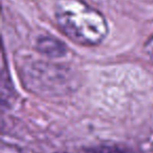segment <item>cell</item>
Segmentation results:
<instances>
[{
  "label": "cell",
  "instance_id": "cell-1",
  "mask_svg": "<svg viewBox=\"0 0 153 153\" xmlns=\"http://www.w3.org/2000/svg\"><path fill=\"white\" fill-rule=\"evenodd\" d=\"M55 19L59 30L80 45H99L109 32L103 14L83 0H57Z\"/></svg>",
  "mask_w": 153,
  "mask_h": 153
},
{
  "label": "cell",
  "instance_id": "cell-2",
  "mask_svg": "<svg viewBox=\"0 0 153 153\" xmlns=\"http://www.w3.org/2000/svg\"><path fill=\"white\" fill-rule=\"evenodd\" d=\"M66 69L60 66L34 62L30 67L24 69V80L28 88L36 92H60L69 86Z\"/></svg>",
  "mask_w": 153,
  "mask_h": 153
},
{
  "label": "cell",
  "instance_id": "cell-3",
  "mask_svg": "<svg viewBox=\"0 0 153 153\" xmlns=\"http://www.w3.org/2000/svg\"><path fill=\"white\" fill-rule=\"evenodd\" d=\"M36 48L39 53H43L51 59L62 58L67 53V47L62 41L49 36L40 37L37 40Z\"/></svg>",
  "mask_w": 153,
  "mask_h": 153
},
{
  "label": "cell",
  "instance_id": "cell-4",
  "mask_svg": "<svg viewBox=\"0 0 153 153\" xmlns=\"http://www.w3.org/2000/svg\"><path fill=\"white\" fill-rule=\"evenodd\" d=\"M86 153H127L117 146H99L87 150Z\"/></svg>",
  "mask_w": 153,
  "mask_h": 153
},
{
  "label": "cell",
  "instance_id": "cell-5",
  "mask_svg": "<svg viewBox=\"0 0 153 153\" xmlns=\"http://www.w3.org/2000/svg\"><path fill=\"white\" fill-rule=\"evenodd\" d=\"M144 51H145V53H146V55L149 57V59L153 61V36L146 42Z\"/></svg>",
  "mask_w": 153,
  "mask_h": 153
},
{
  "label": "cell",
  "instance_id": "cell-6",
  "mask_svg": "<svg viewBox=\"0 0 153 153\" xmlns=\"http://www.w3.org/2000/svg\"><path fill=\"white\" fill-rule=\"evenodd\" d=\"M3 153H5V152H3ZM7 153H12V152H7Z\"/></svg>",
  "mask_w": 153,
  "mask_h": 153
}]
</instances>
